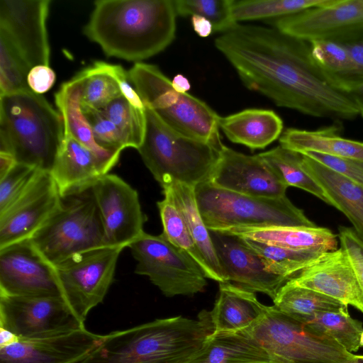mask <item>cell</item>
Segmentation results:
<instances>
[{
  "label": "cell",
  "instance_id": "1f68e13d",
  "mask_svg": "<svg viewBox=\"0 0 363 363\" xmlns=\"http://www.w3.org/2000/svg\"><path fill=\"white\" fill-rule=\"evenodd\" d=\"M164 199L157 203L163 227L162 235L174 246L188 253L201 267L208 279L218 282L194 242L185 221L170 194L162 191Z\"/></svg>",
  "mask_w": 363,
  "mask_h": 363
},
{
  "label": "cell",
  "instance_id": "ab89813d",
  "mask_svg": "<svg viewBox=\"0 0 363 363\" xmlns=\"http://www.w3.org/2000/svg\"><path fill=\"white\" fill-rule=\"evenodd\" d=\"M31 69L13 45L0 35V95L30 89L27 78Z\"/></svg>",
  "mask_w": 363,
  "mask_h": 363
},
{
  "label": "cell",
  "instance_id": "ffe728a7",
  "mask_svg": "<svg viewBox=\"0 0 363 363\" xmlns=\"http://www.w3.org/2000/svg\"><path fill=\"white\" fill-rule=\"evenodd\" d=\"M61 200L48 172H42L28 191L0 215V249L30 239L45 223Z\"/></svg>",
  "mask_w": 363,
  "mask_h": 363
},
{
  "label": "cell",
  "instance_id": "7bdbcfd3",
  "mask_svg": "<svg viewBox=\"0 0 363 363\" xmlns=\"http://www.w3.org/2000/svg\"><path fill=\"white\" fill-rule=\"evenodd\" d=\"M82 110L99 146L118 153L127 148L120 131L101 110L84 106Z\"/></svg>",
  "mask_w": 363,
  "mask_h": 363
},
{
  "label": "cell",
  "instance_id": "6f0895ef",
  "mask_svg": "<svg viewBox=\"0 0 363 363\" xmlns=\"http://www.w3.org/2000/svg\"><path fill=\"white\" fill-rule=\"evenodd\" d=\"M359 345H360V347H363V331L360 335Z\"/></svg>",
  "mask_w": 363,
  "mask_h": 363
},
{
  "label": "cell",
  "instance_id": "d590c367",
  "mask_svg": "<svg viewBox=\"0 0 363 363\" xmlns=\"http://www.w3.org/2000/svg\"><path fill=\"white\" fill-rule=\"evenodd\" d=\"M328 0H233L231 13L233 21L272 19L292 15L319 6Z\"/></svg>",
  "mask_w": 363,
  "mask_h": 363
},
{
  "label": "cell",
  "instance_id": "4dcf8cb0",
  "mask_svg": "<svg viewBox=\"0 0 363 363\" xmlns=\"http://www.w3.org/2000/svg\"><path fill=\"white\" fill-rule=\"evenodd\" d=\"M282 313L304 323L314 315L328 311L347 310V305L314 290L286 282L273 300Z\"/></svg>",
  "mask_w": 363,
  "mask_h": 363
},
{
  "label": "cell",
  "instance_id": "9f6ffc18",
  "mask_svg": "<svg viewBox=\"0 0 363 363\" xmlns=\"http://www.w3.org/2000/svg\"><path fill=\"white\" fill-rule=\"evenodd\" d=\"M356 164L358 165V167L362 169L363 170V161H357V160H354Z\"/></svg>",
  "mask_w": 363,
  "mask_h": 363
},
{
  "label": "cell",
  "instance_id": "277c9868",
  "mask_svg": "<svg viewBox=\"0 0 363 363\" xmlns=\"http://www.w3.org/2000/svg\"><path fill=\"white\" fill-rule=\"evenodd\" d=\"M65 138L62 115L31 89L0 95V152L50 172Z\"/></svg>",
  "mask_w": 363,
  "mask_h": 363
},
{
  "label": "cell",
  "instance_id": "e0dca14e",
  "mask_svg": "<svg viewBox=\"0 0 363 363\" xmlns=\"http://www.w3.org/2000/svg\"><path fill=\"white\" fill-rule=\"evenodd\" d=\"M208 182L220 189L257 197L284 196L289 187L259 154L245 155L225 145Z\"/></svg>",
  "mask_w": 363,
  "mask_h": 363
},
{
  "label": "cell",
  "instance_id": "9c48e42d",
  "mask_svg": "<svg viewBox=\"0 0 363 363\" xmlns=\"http://www.w3.org/2000/svg\"><path fill=\"white\" fill-rule=\"evenodd\" d=\"M253 339L274 363H338L354 356L335 340L311 332L274 305L240 331Z\"/></svg>",
  "mask_w": 363,
  "mask_h": 363
},
{
  "label": "cell",
  "instance_id": "7402d4cb",
  "mask_svg": "<svg viewBox=\"0 0 363 363\" xmlns=\"http://www.w3.org/2000/svg\"><path fill=\"white\" fill-rule=\"evenodd\" d=\"M69 135L64 140L49 172L62 196L86 187L112 169Z\"/></svg>",
  "mask_w": 363,
  "mask_h": 363
},
{
  "label": "cell",
  "instance_id": "e575fe53",
  "mask_svg": "<svg viewBox=\"0 0 363 363\" xmlns=\"http://www.w3.org/2000/svg\"><path fill=\"white\" fill-rule=\"evenodd\" d=\"M262 259L269 272L289 280L323 252L295 250L240 238Z\"/></svg>",
  "mask_w": 363,
  "mask_h": 363
},
{
  "label": "cell",
  "instance_id": "b9f144b4",
  "mask_svg": "<svg viewBox=\"0 0 363 363\" xmlns=\"http://www.w3.org/2000/svg\"><path fill=\"white\" fill-rule=\"evenodd\" d=\"M42 171L38 168L18 163L0 179V215L18 201L32 186Z\"/></svg>",
  "mask_w": 363,
  "mask_h": 363
},
{
  "label": "cell",
  "instance_id": "60d3db41",
  "mask_svg": "<svg viewBox=\"0 0 363 363\" xmlns=\"http://www.w3.org/2000/svg\"><path fill=\"white\" fill-rule=\"evenodd\" d=\"M233 0H177L174 1L177 15H197L211 21L213 32L221 33L238 24L232 17Z\"/></svg>",
  "mask_w": 363,
  "mask_h": 363
},
{
  "label": "cell",
  "instance_id": "ac0fdd59",
  "mask_svg": "<svg viewBox=\"0 0 363 363\" xmlns=\"http://www.w3.org/2000/svg\"><path fill=\"white\" fill-rule=\"evenodd\" d=\"M103 335L85 327L32 338L0 348V363H79L101 342Z\"/></svg>",
  "mask_w": 363,
  "mask_h": 363
},
{
  "label": "cell",
  "instance_id": "52a82bcc",
  "mask_svg": "<svg viewBox=\"0 0 363 363\" xmlns=\"http://www.w3.org/2000/svg\"><path fill=\"white\" fill-rule=\"evenodd\" d=\"M195 194L209 231L225 232L236 228L317 227L286 196H252L218 188L208 182L198 184Z\"/></svg>",
  "mask_w": 363,
  "mask_h": 363
},
{
  "label": "cell",
  "instance_id": "681fc988",
  "mask_svg": "<svg viewBox=\"0 0 363 363\" xmlns=\"http://www.w3.org/2000/svg\"><path fill=\"white\" fill-rule=\"evenodd\" d=\"M191 20L194 31L200 37L206 38L213 32L212 23L204 17L194 15L191 16Z\"/></svg>",
  "mask_w": 363,
  "mask_h": 363
},
{
  "label": "cell",
  "instance_id": "f546056e",
  "mask_svg": "<svg viewBox=\"0 0 363 363\" xmlns=\"http://www.w3.org/2000/svg\"><path fill=\"white\" fill-rule=\"evenodd\" d=\"M182 214L188 230L208 266L218 277V282H225L218 259L210 231L206 226L199 210L195 187L178 182L163 186Z\"/></svg>",
  "mask_w": 363,
  "mask_h": 363
},
{
  "label": "cell",
  "instance_id": "3957f363",
  "mask_svg": "<svg viewBox=\"0 0 363 363\" xmlns=\"http://www.w3.org/2000/svg\"><path fill=\"white\" fill-rule=\"evenodd\" d=\"M213 333L210 311H201L198 319L182 315L156 319L103 335L79 363H184Z\"/></svg>",
  "mask_w": 363,
  "mask_h": 363
},
{
  "label": "cell",
  "instance_id": "d4e9b609",
  "mask_svg": "<svg viewBox=\"0 0 363 363\" xmlns=\"http://www.w3.org/2000/svg\"><path fill=\"white\" fill-rule=\"evenodd\" d=\"M304 169L320 184L330 205L342 212L363 240V186L301 154Z\"/></svg>",
  "mask_w": 363,
  "mask_h": 363
},
{
  "label": "cell",
  "instance_id": "30bf717a",
  "mask_svg": "<svg viewBox=\"0 0 363 363\" xmlns=\"http://www.w3.org/2000/svg\"><path fill=\"white\" fill-rule=\"evenodd\" d=\"M128 247L137 261L135 272L149 278L167 297L204 291L208 279L195 260L162 234L144 232Z\"/></svg>",
  "mask_w": 363,
  "mask_h": 363
},
{
  "label": "cell",
  "instance_id": "8fae6325",
  "mask_svg": "<svg viewBox=\"0 0 363 363\" xmlns=\"http://www.w3.org/2000/svg\"><path fill=\"white\" fill-rule=\"evenodd\" d=\"M123 250L104 246L53 267L61 296L82 324L84 325L89 312L106 295Z\"/></svg>",
  "mask_w": 363,
  "mask_h": 363
},
{
  "label": "cell",
  "instance_id": "74e56055",
  "mask_svg": "<svg viewBox=\"0 0 363 363\" xmlns=\"http://www.w3.org/2000/svg\"><path fill=\"white\" fill-rule=\"evenodd\" d=\"M81 72L83 75L82 106L103 110L113 100L122 96L117 81L105 70L102 61H96Z\"/></svg>",
  "mask_w": 363,
  "mask_h": 363
},
{
  "label": "cell",
  "instance_id": "f6af8a7d",
  "mask_svg": "<svg viewBox=\"0 0 363 363\" xmlns=\"http://www.w3.org/2000/svg\"><path fill=\"white\" fill-rule=\"evenodd\" d=\"M341 247L346 252L363 291V240L354 229L339 227Z\"/></svg>",
  "mask_w": 363,
  "mask_h": 363
},
{
  "label": "cell",
  "instance_id": "f5cc1de1",
  "mask_svg": "<svg viewBox=\"0 0 363 363\" xmlns=\"http://www.w3.org/2000/svg\"><path fill=\"white\" fill-rule=\"evenodd\" d=\"M347 94L357 106L359 115L363 117V84L353 88Z\"/></svg>",
  "mask_w": 363,
  "mask_h": 363
},
{
  "label": "cell",
  "instance_id": "d6986e66",
  "mask_svg": "<svg viewBox=\"0 0 363 363\" xmlns=\"http://www.w3.org/2000/svg\"><path fill=\"white\" fill-rule=\"evenodd\" d=\"M210 234L225 281L264 294L273 301L289 279L267 271L259 256L240 238L221 232Z\"/></svg>",
  "mask_w": 363,
  "mask_h": 363
},
{
  "label": "cell",
  "instance_id": "ba28073f",
  "mask_svg": "<svg viewBox=\"0 0 363 363\" xmlns=\"http://www.w3.org/2000/svg\"><path fill=\"white\" fill-rule=\"evenodd\" d=\"M144 104L176 131L221 148L220 116L204 101L176 91L171 80L154 65L135 62L127 72Z\"/></svg>",
  "mask_w": 363,
  "mask_h": 363
},
{
  "label": "cell",
  "instance_id": "7a4b0ae2",
  "mask_svg": "<svg viewBox=\"0 0 363 363\" xmlns=\"http://www.w3.org/2000/svg\"><path fill=\"white\" fill-rule=\"evenodd\" d=\"M94 4L84 33L108 57L140 62L174 39V1L98 0Z\"/></svg>",
  "mask_w": 363,
  "mask_h": 363
},
{
  "label": "cell",
  "instance_id": "f35d334b",
  "mask_svg": "<svg viewBox=\"0 0 363 363\" xmlns=\"http://www.w3.org/2000/svg\"><path fill=\"white\" fill-rule=\"evenodd\" d=\"M101 111L118 129L126 147L138 150L143 141L145 131V108L140 110L134 107L121 96Z\"/></svg>",
  "mask_w": 363,
  "mask_h": 363
},
{
  "label": "cell",
  "instance_id": "f1b7e54d",
  "mask_svg": "<svg viewBox=\"0 0 363 363\" xmlns=\"http://www.w3.org/2000/svg\"><path fill=\"white\" fill-rule=\"evenodd\" d=\"M330 127L315 130L290 128L279 138L280 145L303 153L315 152L349 160L363 161V143L344 138Z\"/></svg>",
  "mask_w": 363,
  "mask_h": 363
},
{
  "label": "cell",
  "instance_id": "4316f807",
  "mask_svg": "<svg viewBox=\"0 0 363 363\" xmlns=\"http://www.w3.org/2000/svg\"><path fill=\"white\" fill-rule=\"evenodd\" d=\"M82 85L83 75L80 72L63 83L55 94V104L64 121L65 134L69 135L113 167L118 162L121 153L106 150L96 143L82 110Z\"/></svg>",
  "mask_w": 363,
  "mask_h": 363
},
{
  "label": "cell",
  "instance_id": "8992f818",
  "mask_svg": "<svg viewBox=\"0 0 363 363\" xmlns=\"http://www.w3.org/2000/svg\"><path fill=\"white\" fill-rule=\"evenodd\" d=\"M29 240L53 267L75 255L106 246L91 185L62 196L57 208Z\"/></svg>",
  "mask_w": 363,
  "mask_h": 363
},
{
  "label": "cell",
  "instance_id": "836d02e7",
  "mask_svg": "<svg viewBox=\"0 0 363 363\" xmlns=\"http://www.w3.org/2000/svg\"><path fill=\"white\" fill-rule=\"evenodd\" d=\"M259 155L288 186L299 188L330 204L322 187L303 167L301 153L279 145Z\"/></svg>",
  "mask_w": 363,
  "mask_h": 363
},
{
  "label": "cell",
  "instance_id": "5b68a950",
  "mask_svg": "<svg viewBox=\"0 0 363 363\" xmlns=\"http://www.w3.org/2000/svg\"><path fill=\"white\" fill-rule=\"evenodd\" d=\"M144 106L145 131L138 151L160 186L178 182L196 187L208 182L222 147L176 131L152 108Z\"/></svg>",
  "mask_w": 363,
  "mask_h": 363
},
{
  "label": "cell",
  "instance_id": "484cf974",
  "mask_svg": "<svg viewBox=\"0 0 363 363\" xmlns=\"http://www.w3.org/2000/svg\"><path fill=\"white\" fill-rule=\"evenodd\" d=\"M219 128L231 142L251 150L263 149L281 136V118L273 111L249 108L220 117Z\"/></svg>",
  "mask_w": 363,
  "mask_h": 363
},
{
  "label": "cell",
  "instance_id": "6da1fadb",
  "mask_svg": "<svg viewBox=\"0 0 363 363\" xmlns=\"http://www.w3.org/2000/svg\"><path fill=\"white\" fill-rule=\"evenodd\" d=\"M215 46L247 89L279 106L340 121L359 115L350 96L315 65L308 42L273 27L238 23L221 33Z\"/></svg>",
  "mask_w": 363,
  "mask_h": 363
},
{
  "label": "cell",
  "instance_id": "cb8c5ba5",
  "mask_svg": "<svg viewBox=\"0 0 363 363\" xmlns=\"http://www.w3.org/2000/svg\"><path fill=\"white\" fill-rule=\"evenodd\" d=\"M266 306L255 293L230 282L219 283V294L210 315L213 333H238L255 323Z\"/></svg>",
  "mask_w": 363,
  "mask_h": 363
},
{
  "label": "cell",
  "instance_id": "2e32d148",
  "mask_svg": "<svg viewBox=\"0 0 363 363\" xmlns=\"http://www.w3.org/2000/svg\"><path fill=\"white\" fill-rule=\"evenodd\" d=\"M0 295L61 296L53 266L29 239L0 249Z\"/></svg>",
  "mask_w": 363,
  "mask_h": 363
},
{
  "label": "cell",
  "instance_id": "83f0119b",
  "mask_svg": "<svg viewBox=\"0 0 363 363\" xmlns=\"http://www.w3.org/2000/svg\"><path fill=\"white\" fill-rule=\"evenodd\" d=\"M184 363H274L268 353L242 332L213 333Z\"/></svg>",
  "mask_w": 363,
  "mask_h": 363
},
{
  "label": "cell",
  "instance_id": "9a60e30c",
  "mask_svg": "<svg viewBox=\"0 0 363 363\" xmlns=\"http://www.w3.org/2000/svg\"><path fill=\"white\" fill-rule=\"evenodd\" d=\"M50 0H1L0 35L18 50L31 68L50 65L46 22Z\"/></svg>",
  "mask_w": 363,
  "mask_h": 363
},
{
  "label": "cell",
  "instance_id": "7c38bea8",
  "mask_svg": "<svg viewBox=\"0 0 363 363\" xmlns=\"http://www.w3.org/2000/svg\"><path fill=\"white\" fill-rule=\"evenodd\" d=\"M265 22L308 43L351 44L363 39V0H328L323 5Z\"/></svg>",
  "mask_w": 363,
  "mask_h": 363
},
{
  "label": "cell",
  "instance_id": "7dc6e473",
  "mask_svg": "<svg viewBox=\"0 0 363 363\" xmlns=\"http://www.w3.org/2000/svg\"><path fill=\"white\" fill-rule=\"evenodd\" d=\"M102 65L105 70L117 81L122 96L134 107L144 110V104L135 89L128 82V74L123 68L121 65H111L105 62H102Z\"/></svg>",
  "mask_w": 363,
  "mask_h": 363
},
{
  "label": "cell",
  "instance_id": "c3c4849f",
  "mask_svg": "<svg viewBox=\"0 0 363 363\" xmlns=\"http://www.w3.org/2000/svg\"><path fill=\"white\" fill-rule=\"evenodd\" d=\"M56 75L47 65H38L28 73L27 82L30 89L39 94L48 91L54 84Z\"/></svg>",
  "mask_w": 363,
  "mask_h": 363
},
{
  "label": "cell",
  "instance_id": "5bb4252c",
  "mask_svg": "<svg viewBox=\"0 0 363 363\" xmlns=\"http://www.w3.org/2000/svg\"><path fill=\"white\" fill-rule=\"evenodd\" d=\"M0 327L32 338L85 327L61 296L0 295Z\"/></svg>",
  "mask_w": 363,
  "mask_h": 363
},
{
  "label": "cell",
  "instance_id": "f907efd6",
  "mask_svg": "<svg viewBox=\"0 0 363 363\" xmlns=\"http://www.w3.org/2000/svg\"><path fill=\"white\" fill-rule=\"evenodd\" d=\"M16 164V160L11 155L0 152V179L5 177Z\"/></svg>",
  "mask_w": 363,
  "mask_h": 363
},
{
  "label": "cell",
  "instance_id": "816d5d0a",
  "mask_svg": "<svg viewBox=\"0 0 363 363\" xmlns=\"http://www.w3.org/2000/svg\"><path fill=\"white\" fill-rule=\"evenodd\" d=\"M171 82L173 89L181 94H186L191 89L189 79L182 74H177Z\"/></svg>",
  "mask_w": 363,
  "mask_h": 363
},
{
  "label": "cell",
  "instance_id": "db71d44e",
  "mask_svg": "<svg viewBox=\"0 0 363 363\" xmlns=\"http://www.w3.org/2000/svg\"><path fill=\"white\" fill-rule=\"evenodd\" d=\"M20 337L13 333L0 327V348L8 347L17 342Z\"/></svg>",
  "mask_w": 363,
  "mask_h": 363
},
{
  "label": "cell",
  "instance_id": "bcb514c9",
  "mask_svg": "<svg viewBox=\"0 0 363 363\" xmlns=\"http://www.w3.org/2000/svg\"><path fill=\"white\" fill-rule=\"evenodd\" d=\"M346 45L352 58V68L340 89L347 94L353 88L363 84V39Z\"/></svg>",
  "mask_w": 363,
  "mask_h": 363
},
{
  "label": "cell",
  "instance_id": "4fadbf2b",
  "mask_svg": "<svg viewBox=\"0 0 363 363\" xmlns=\"http://www.w3.org/2000/svg\"><path fill=\"white\" fill-rule=\"evenodd\" d=\"M104 231L106 246L124 249L145 231L138 191L116 174H106L91 184Z\"/></svg>",
  "mask_w": 363,
  "mask_h": 363
},
{
  "label": "cell",
  "instance_id": "8d00e7d4",
  "mask_svg": "<svg viewBox=\"0 0 363 363\" xmlns=\"http://www.w3.org/2000/svg\"><path fill=\"white\" fill-rule=\"evenodd\" d=\"M310 43L311 57L328 82L341 91V86L352 68L347 46L331 41H313Z\"/></svg>",
  "mask_w": 363,
  "mask_h": 363
},
{
  "label": "cell",
  "instance_id": "d6a6232c",
  "mask_svg": "<svg viewBox=\"0 0 363 363\" xmlns=\"http://www.w3.org/2000/svg\"><path fill=\"white\" fill-rule=\"evenodd\" d=\"M313 333L332 339L348 352H357L363 323L352 318L347 309L321 313L303 323Z\"/></svg>",
  "mask_w": 363,
  "mask_h": 363
},
{
  "label": "cell",
  "instance_id": "44dd1931",
  "mask_svg": "<svg viewBox=\"0 0 363 363\" xmlns=\"http://www.w3.org/2000/svg\"><path fill=\"white\" fill-rule=\"evenodd\" d=\"M287 282L352 305L363 313V291L342 247L323 252Z\"/></svg>",
  "mask_w": 363,
  "mask_h": 363
},
{
  "label": "cell",
  "instance_id": "ee69618b",
  "mask_svg": "<svg viewBox=\"0 0 363 363\" xmlns=\"http://www.w3.org/2000/svg\"><path fill=\"white\" fill-rule=\"evenodd\" d=\"M301 154L314 160L330 170L363 186V170L358 167L354 160L315 152H306Z\"/></svg>",
  "mask_w": 363,
  "mask_h": 363
},
{
  "label": "cell",
  "instance_id": "603a6c76",
  "mask_svg": "<svg viewBox=\"0 0 363 363\" xmlns=\"http://www.w3.org/2000/svg\"><path fill=\"white\" fill-rule=\"evenodd\" d=\"M225 233L295 250L327 252L337 249V238L326 228L277 226L236 228Z\"/></svg>",
  "mask_w": 363,
  "mask_h": 363
},
{
  "label": "cell",
  "instance_id": "11a10c76",
  "mask_svg": "<svg viewBox=\"0 0 363 363\" xmlns=\"http://www.w3.org/2000/svg\"><path fill=\"white\" fill-rule=\"evenodd\" d=\"M338 363H363V355L354 354L353 357Z\"/></svg>",
  "mask_w": 363,
  "mask_h": 363
}]
</instances>
